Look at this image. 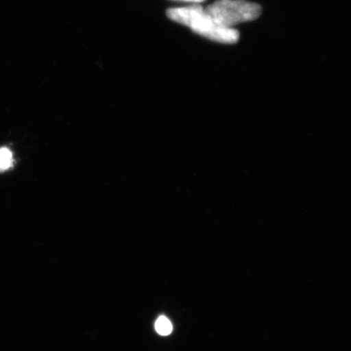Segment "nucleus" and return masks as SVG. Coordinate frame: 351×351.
<instances>
[{"instance_id": "1", "label": "nucleus", "mask_w": 351, "mask_h": 351, "mask_svg": "<svg viewBox=\"0 0 351 351\" xmlns=\"http://www.w3.org/2000/svg\"><path fill=\"white\" fill-rule=\"evenodd\" d=\"M167 17L186 27L196 34L221 43H237L239 32L232 27H226L217 23L206 9L200 6L184 7L168 9Z\"/></svg>"}, {"instance_id": "2", "label": "nucleus", "mask_w": 351, "mask_h": 351, "mask_svg": "<svg viewBox=\"0 0 351 351\" xmlns=\"http://www.w3.org/2000/svg\"><path fill=\"white\" fill-rule=\"evenodd\" d=\"M206 11L219 24L232 27L240 23L258 19L262 7L245 0H218L208 6Z\"/></svg>"}, {"instance_id": "3", "label": "nucleus", "mask_w": 351, "mask_h": 351, "mask_svg": "<svg viewBox=\"0 0 351 351\" xmlns=\"http://www.w3.org/2000/svg\"><path fill=\"white\" fill-rule=\"evenodd\" d=\"M156 330L161 336H168L173 331V325L166 316L161 315L156 321Z\"/></svg>"}, {"instance_id": "4", "label": "nucleus", "mask_w": 351, "mask_h": 351, "mask_svg": "<svg viewBox=\"0 0 351 351\" xmlns=\"http://www.w3.org/2000/svg\"><path fill=\"white\" fill-rule=\"evenodd\" d=\"M12 165V152L6 147H2V149H0V172L8 170Z\"/></svg>"}, {"instance_id": "5", "label": "nucleus", "mask_w": 351, "mask_h": 351, "mask_svg": "<svg viewBox=\"0 0 351 351\" xmlns=\"http://www.w3.org/2000/svg\"><path fill=\"white\" fill-rule=\"evenodd\" d=\"M182 1L202 2L204 1V0H182Z\"/></svg>"}]
</instances>
